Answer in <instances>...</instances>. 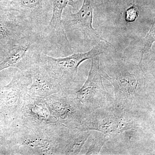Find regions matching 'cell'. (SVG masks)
Here are the masks:
<instances>
[{
  "label": "cell",
  "mask_w": 155,
  "mask_h": 155,
  "mask_svg": "<svg viewBox=\"0 0 155 155\" xmlns=\"http://www.w3.org/2000/svg\"><path fill=\"white\" fill-rule=\"evenodd\" d=\"M100 69L102 77L114 86L116 106L138 116L154 109V77H150L143 65L119 61L107 66L100 63Z\"/></svg>",
  "instance_id": "cell-1"
},
{
  "label": "cell",
  "mask_w": 155,
  "mask_h": 155,
  "mask_svg": "<svg viewBox=\"0 0 155 155\" xmlns=\"http://www.w3.org/2000/svg\"><path fill=\"white\" fill-rule=\"evenodd\" d=\"M138 115L127 113L114 103L91 111L79 127V131L94 130L110 136L139 129Z\"/></svg>",
  "instance_id": "cell-2"
},
{
  "label": "cell",
  "mask_w": 155,
  "mask_h": 155,
  "mask_svg": "<svg viewBox=\"0 0 155 155\" xmlns=\"http://www.w3.org/2000/svg\"><path fill=\"white\" fill-rule=\"evenodd\" d=\"M53 11L48 23L41 31L48 52L54 51L69 55L73 53L72 45L67 37L63 23V11L67 6L78 9V3L74 0H52Z\"/></svg>",
  "instance_id": "cell-3"
},
{
  "label": "cell",
  "mask_w": 155,
  "mask_h": 155,
  "mask_svg": "<svg viewBox=\"0 0 155 155\" xmlns=\"http://www.w3.org/2000/svg\"><path fill=\"white\" fill-rule=\"evenodd\" d=\"M48 52L41 32H35L9 45L5 59L0 63V71L10 67H22L27 61H36Z\"/></svg>",
  "instance_id": "cell-4"
},
{
  "label": "cell",
  "mask_w": 155,
  "mask_h": 155,
  "mask_svg": "<svg viewBox=\"0 0 155 155\" xmlns=\"http://www.w3.org/2000/svg\"><path fill=\"white\" fill-rule=\"evenodd\" d=\"M91 60L87 79L75 94L81 104L93 110L109 105L112 103L108 102V94L103 83L99 57L97 56Z\"/></svg>",
  "instance_id": "cell-5"
},
{
  "label": "cell",
  "mask_w": 155,
  "mask_h": 155,
  "mask_svg": "<svg viewBox=\"0 0 155 155\" xmlns=\"http://www.w3.org/2000/svg\"><path fill=\"white\" fill-rule=\"evenodd\" d=\"M102 43L97 44L90 51L84 53H72L64 58H54L43 53L40 59L53 74L62 80L74 78L78 74V68L84 61L104 53Z\"/></svg>",
  "instance_id": "cell-6"
},
{
  "label": "cell",
  "mask_w": 155,
  "mask_h": 155,
  "mask_svg": "<svg viewBox=\"0 0 155 155\" xmlns=\"http://www.w3.org/2000/svg\"><path fill=\"white\" fill-rule=\"evenodd\" d=\"M63 11L62 18L66 31H80L85 40L97 43L104 42L116 48L100 35L93 26L94 11V8L91 0H83L81 8L76 13H72L69 6Z\"/></svg>",
  "instance_id": "cell-7"
},
{
  "label": "cell",
  "mask_w": 155,
  "mask_h": 155,
  "mask_svg": "<svg viewBox=\"0 0 155 155\" xmlns=\"http://www.w3.org/2000/svg\"><path fill=\"white\" fill-rule=\"evenodd\" d=\"M6 8L28 19L35 31L41 32L51 17L53 3L52 0H10Z\"/></svg>",
  "instance_id": "cell-8"
},
{
  "label": "cell",
  "mask_w": 155,
  "mask_h": 155,
  "mask_svg": "<svg viewBox=\"0 0 155 155\" xmlns=\"http://www.w3.org/2000/svg\"><path fill=\"white\" fill-rule=\"evenodd\" d=\"M35 32L30 21L17 12L6 10L0 14V37L8 45Z\"/></svg>",
  "instance_id": "cell-9"
},
{
  "label": "cell",
  "mask_w": 155,
  "mask_h": 155,
  "mask_svg": "<svg viewBox=\"0 0 155 155\" xmlns=\"http://www.w3.org/2000/svg\"><path fill=\"white\" fill-rule=\"evenodd\" d=\"M94 8L105 14L119 15L133 4L134 0H91Z\"/></svg>",
  "instance_id": "cell-10"
},
{
  "label": "cell",
  "mask_w": 155,
  "mask_h": 155,
  "mask_svg": "<svg viewBox=\"0 0 155 155\" xmlns=\"http://www.w3.org/2000/svg\"><path fill=\"white\" fill-rule=\"evenodd\" d=\"M91 133L90 130L79 131L72 136L65 146V153L68 154L78 155Z\"/></svg>",
  "instance_id": "cell-11"
},
{
  "label": "cell",
  "mask_w": 155,
  "mask_h": 155,
  "mask_svg": "<svg viewBox=\"0 0 155 155\" xmlns=\"http://www.w3.org/2000/svg\"><path fill=\"white\" fill-rule=\"evenodd\" d=\"M92 139L87 143L85 150L82 154L98 155L99 154L102 148L108 141L110 137L101 132Z\"/></svg>",
  "instance_id": "cell-12"
},
{
  "label": "cell",
  "mask_w": 155,
  "mask_h": 155,
  "mask_svg": "<svg viewBox=\"0 0 155 155\" xmlns=\"http://www.w3.org/2000/svg\"><path fill=\"white\" fill-rule=\"evenodd\" d=\"M155 41V24L153 23L146 36L143 38L140 41V60L139 64L142 65L143 58L145 54L150 52L152 47Z\"/></svg>",
  "instance_id": "cell-13"
},
{
  "label": "cell",
  "mask_w": 155,
  "mask_h": 155,
  "mask_svg": "<svg viewBox=\"0 0 155 155\" xmlns=\"http://www.w3.org/2000/svg\"><path fill=\"white\" fill-rule=\"evenodd\" d=\"M139 13V8L134 2L131 5L125 10V19L126 22H135L138 17Z\"/></svg>",
  "instance_id": "cell-14"
},
{
  "label": "cell",
  "mask_w": 155,
  "mask_h": 155,
  "mask_svg": "<svg viewBox=\"0 0 155 155\" xmlns=\"http://www.w3.org/2000/svg\"><path fill=\"white\" fill-rule=\"evenodd\" d=\"M9 45L2 37H0V56H5L8 49Z\"/></svg>",
  "instance_id": "cell-15"
},
{
  "label": "cell",
  "mask_w": 155,
  "mask_h": 155,
  "mask_svg": "<svg viewBox=\"0 0 155 155\" xmlns=\"http://www.w3.org/2000/svg\"><path fill=\"white\" fill-rule=\"evenodd\" d=\"M10 0H0V5L6 9V5ZM7 10V9H6Z\"/></svg>",
  "instance_id": "cell-16"
},
{
  "label": "cell",
  "mask_w": 155,
  "mask_h": 155,
  "mask_svg": "<svg viewBox=\"0 0 155 155\" xmlns=\"http://www.w3.org/2000/svg\"><path fill=\"white\" fill-rule=\"evenodd\" d=\"M5 8L3 6L0 5V14H2V12H4V11H6Z\"/></svg>",
  "instance_id": "cell-17"
}]
</instances>
